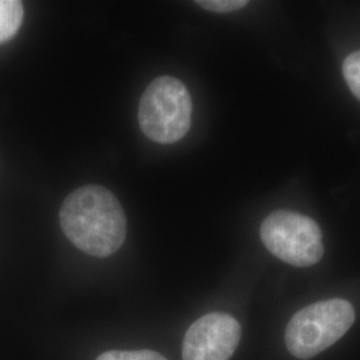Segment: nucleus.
Instances as JSON below:
<instances>
[{
	"label": "nucleus",
	"instance_id": "nucleus-5",
	"mask_svg": "<svg viewBox=\"0 0 360 360\" xmlns=\"http://www.w3.org/2000/svg\"><path fill=\"white\" fill-rule=\"evenodd\" d=\"M242 327L229 314L212 312L199 318L183 340V360H229L239 346Z\"/></svg>",
	"mask_w": 360,
	"mask_h": 360
},
{
	"label": "nucleus",
	"instance_id": "nucleus-2",
	"mask_svg": "<svg viewBox=\"0 0 360 360\" xmlns=\"http://www.w3.org/2000/svg\"><path fill=\"white\" fill-rule=\"evenodd\" d=\"M355 322L345 299H327L297 311L285 328V346L297 359H311L331 347Z\"/></svg>",
	"mask_w": 360,
	"mask_h": 360
},
{
	"label": "nucleus",
	"instance_id": "nucleus-6",
	"mask_svg": "<svg viewBox=\"0 0 360 360\" xmlns=\"http://www.w3.org/2000/svg\"><path fill=\"white\" fill-rule=\"evenodd\" d=\"M23 16L22 1L0 0V44L16 35L23 23Z\"/></svg>",
	"mask_w": 360,
	"mask_h": 360
},
{
	"label": "nucleus",
	"instance_id": "nucleus-8",
	"mask_svg": "<svg viewBox=\"0 0 360 360\" xmlns=\"http://www.w3.org/2000/svg\"><path fill=\"white\" fill-rule=\"evenodd\" d=\"M96 360H167L151 349L141 351H107Z\"/></svg>",
	"mask_w": 360,
	"mask_h": 360
},
{
	"label": "nucleus",
	"instance_id": "nucleus-9",
	"mask_svg": "<svg viewBox=\"0 0 360 360\" xmlns=\"http://www.w3.org/2000/svg\"><path fill=\"white\" fill-rule=\"evenodd\" d=\"M196 4L207 11L227 13L245 8V6L248 4V1H245V0H199V1H196Z\"/></svg>",
	"mask_w": 360,
	"mask_h": 360
},
{
	"label": "nucleus",
	"instance_id": "nucleus-4",
	"mask_svg": "<svg viewBox=\"0 0 360 360\" xmlns=\"http://www.w3.org/2000/svg\"><path fill=\"white\" fill-rule=\"evenodd\" d=\"M260 238L272 255L295 267L314 266L324 254L321 227L299 212H272L262 223Z\"/></svg>",
	"mask_w": 360,
	"mask_h": 360
},
{
	"label": "nucleus",
	"instance_id": "nucleus-7",
	"mask_svg": "<svg viewBox=\"0 0 360 360\" xmlns=\"http://www.w3.org/2000/svg\"><path fill=\"white\" fill-rule=\"evenodd\" d=\"M343 77L349 90L360 102V51L352 52L345 59Z\"/></svg>",
	"mask_w": 360,
	"mask_h": 360
},
{
	"label": "nucleus",
	"instance_id": "nucleus-3",
	"mask_svg": "<svg viewBox=\"0 0 360 360\" xmlns=\"http://www.w3.org/2000/svg\"><path fill=\"white\" fill-rule=\"evenodd\" d=\"M191 95L176 77H158L143 92L139 126L154 142L171 144L184 138L191 127Z\"/></svg>",
	"mask_w": 360,
	"mask_h": 360
},
{
	"label": "nucleus",
	"instance_id": "nucleus-1",
	"mask_svg": "<svg viewBox=\"0 0 360 360\" xmlns=\"http://www.w3.org/2000/svg\"><path fill=\"white\" fill-rule=\"evenodd\" d=\"M59 218L68 240L92 257H110L126 240L127 220L123 207L102 186H83L70 193Z\"/></svg>",
	"mask_w": 360,
	"mask_h": 360
}]
</instances>
